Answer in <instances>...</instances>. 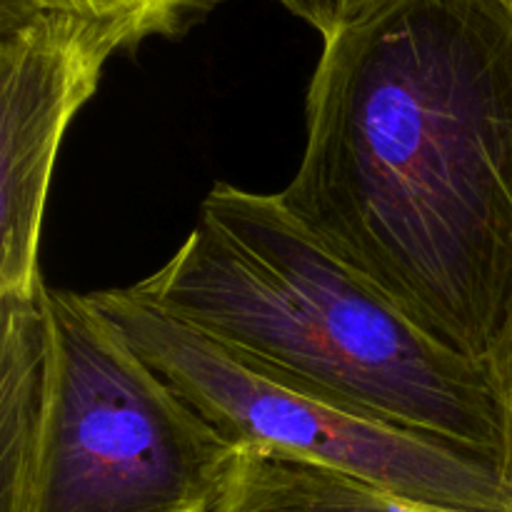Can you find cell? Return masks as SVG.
<instances>
[{"label":"cell","mask_w":512,"mask_h":512,"mask_svg":"<svg viewBox=\"0 0 512 512\" xmlns=\"http://www.w3.org/2000/svg\"><path fill=\"white\" fill-rule=\"evenodd\" d=\"M90 298L140 358L233 448L265 450L340 470L433 508L510 512L495 465L280 383L198 330L160 313L133 288L100 290Z\"/></svg>","instance_id":"obj_4"},{"label":"cell","mask_w":512,"mask_h":512,"mask_svg":"<svg viewBox=\"0 0 512 512\" xmlns=\"http://www.w3.org/2000/svg\"><path fill=\"white\" fill-rule=\"evenodd\" d=\"M218 0H0V25H13L40 13L118 18L140 15L158 25L163 38H175L203 18Z\"/></svg>","instance_id":"obj_8"},{"label":"cell","mask_w":512,"mask_h":512,"mask_svg":"<svg viewBox=\"0 0 512 512\" xmlns=\"http://www.w3.org/2000/svg\"><path fill=\"white\" fill-rule=\"evenodd\" d=\"M495 388L500 395V408H503V460H500V478H503L505 493L512 512V320L495 350L493 360Z\"/></svg>","instance_id":"obj_9"},{"label":"cell","mask_w":512,"mask_h":512,"mask_svg":"<svg viewBox=\"0 0 512 512\" xmlns=\"http://www.w3.org/2000/svg\"><path fill=\"white\" fill-rule=\"evenodd\" d=\"M153 35L158 25L140 15L40 13L0 25V298L45 288L40 228L65 130L110 55Z\"/></svg>","instance_id":"obj_5"},{"label":"cell","mask_w":512,"mask_h":512,"mask_svg":"<svg viewBox=\"0 0 512 512\" xmlns=\"http://www.w3.org/2000/svg\"><path fill=\"white\" fill-rule=\"evenodd\" d=\"M130 288L280 383L500 470L493 365L430 338L290 218L278 193L213 185L173 258Z\"/></svg>","instance_id":"obj_2"},{"label":"cell","mask_w":512,"mask_h":512,"mask_svg":"<svg viewBox=\"0 0 512 512\" xmlns=\"http://www.w3.org/2000/svg\"><path fill=\"white\" fill-rule=\"evenodd\" d=\"M213 512H453L413 503L368 480L265 450H240Z\"/></svg>","instance_id":"obj_7"},{"label":"cell","mask_w":512,"mask_h":512,"mask_svg":"<svg viewBox=\"0 0 512 512\" xmlns=\"http://www.w3.org/2000/svg\"><path fill=\"white\" fill-rule=\"evenodd\" d=\"M278 3L285 5L290 13L303 18L305 23H310L323 35L335 23V18L343 13L350 0H278Z\"/></svg>","instance_id":"obj_10"},{"label":"cell","mask_w":512,"mask_h":512,"mask_svg":"<svg viewBox=\"0 0 512 512\" xmlns=\"http://www.w3.org/2000/svg\"><path fill=\"white\" fill-rule=\"evenodd\" d=\"M48 285L0 298V512H28L50 388Z\"/></svg>","instance_id":"obj_6"},{"label":"cell","mask_w":512,"mask_h":512,"mask_svg":"<svg viewBox=\"0 0 512 512\" xmlns=\"http://www.w3.org/2000/svg\"><path fill=\"white\" fill-rule=\"evenodd\" d=\"M278 198L430 338L490 363L512 320V0H350Z\"/></svg>","instance_id":"obj_1"},{"label":"cell","mask_w":512,"mask_h":512,"mask_svg":"<svg viewBox=\"0 0 512 512\" xmlns=\"http://www.w3.org/2000/svg\"><path fill=\"white\" fill-rule=\"evenodd\" d=\"M50 388L28 512H213L240 450L90 295L45 293Z\"/></svg>","instance_id":"obj_3"}]
</instances>
